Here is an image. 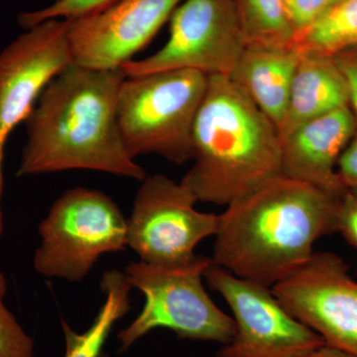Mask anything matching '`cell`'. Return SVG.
<instances>
[{
  "label": "cell",
  "instance_id": "8992f818",
  "mask_svg": "<svg viewBox=\"0 0 357 357\" xmlns=\"http://www.w3.org/2000/svg\"><path fill=\"white\" fill-rule=\"evenodd\" d=\"M33 265L47 278L84 280L98 258L128 246V225L116 203L98 190H68L39 225Z\"/></svg>",
  "mask_w": 357,
  "mask_h": 357
},
{
  "label": "cell",
  "instance_id": "7a4b0ae2",
  "mask_svg": "<svg viewBox=\"0 0 357 357\" xmlns=\"http://www.w3.org/2000/svg\"><path fill=\"white\" fill-rule=\"evenodd\" d=\"M340 199L283 175L272 178L225 206L211 260L272 289L311 258L319 238L337 231Z\"/></svg>",
  "mask_w": 357,
  "mask_h": 357
},
{
  "label": "cell",
  "instance_id": "44dd1931",
  "mask_svg": "<svg viewBox=\"0 0 357 357\" xmlns=\"http://www.w3.org/2000/svg\"><path fill=\"white\" fill-rule=\"evenodd\" d=\"M340 1L342 0H284V4L296 34Z\"/></svg>",
  "mask_w": 357,
  "mask_h": 357
},
{
  "label": "cell",
  "instance_id": "5bb4252c",
  "mask_svg": "<svg viewBox=\"0 0 357 357\" xmlns=\"http://www.w3.org/2000/svg\"><path fill=\"white\" fill-rule=\"evenodd\" d=\"M300 58L295 46H246L229 76L277 129L287 112Z\"/></svg>",
  "mask_w": 357,
  "mask_h": 357
},
{
  "label": "cell",
  "instance_id": "2e32d148",
  "mask_svg": "<svg viewBox=\"0 0 357 357\" xmlns=\"http://www.w3.org/2000/svg\"><path fill=\"white\" fill-rule=\"evenodd\" d=\"M100 289L105 302L91 326L84 333L73 330L64 319H61L66 342L65 357H100L102 347L112 328L130 310V283L126 273L107 270L102 274Z\"/></svg>",
  "mask_w": 357,
  "mask_h": 357
},
{
  "label": "cell",
  "instance_id": "7c38bea8",
  "mask_svg": "<svg viewBox=\"0 0 357 357\" xmlns=\"http://www.w3.org/2000/svg\"><path fill=\"white\" fill-rule=\"evenodd\" d=\"M183 0H119L105 10L70 20L74 64L121 69L144 49Z\"/></svg>",
  "mask_w": 357,
  "mask_h": 357
},
{
  "label": "cell",
  "instance_id": "52a82bcc",
  "mask_svg": "<svg viewBox=\"0 0 357 357\" xmlns=\"http://www.w3.org/2000/svg\"><path fill=\"white\" fill-rule=\"evenodd\" d=\"M196 196L163 174L149 176L135 199L128 225V246L140 261L159 267H182L199 255L197 245L215 236L220 215L195 208Z\"/></svg>",
  "mask_w": 357,
  "mask_h": 357
},
{
  "label": "cell",
  "instance_id": "d4e9b609",
  "mask_svg": "<svg viewBox=\"0 0 357 357\" xmlns=\"http://www.w3.org/2000/svg\"><path fill=\"white\" fill-rule=\"evenodd\" d=\"M300 357H357L354 354H349L342 349L333 347L332 345L323 344L312 351L307 352Z\"/></svg>",
  "mask_w": 357,
  "mask_h": 357
},
{
  "label": "cell",
  "instance_id": "9c48e42d",
  "mask_svg": "<svg viewBox=\"0 0 357 357\" xmlns=\"http://www.w3.org/2000/svg\"><path fill=\"white\" fill-rule=\"evenodd\" d=\"M204 278L229 305L236 333L217 357H300L325 344L277 299L271 288L211 264Z\"/></svg>",
  "mask_w": 357,
  "mask_h": 357
},
{
  "label": "cell",
  "instance_id": "e0dca14e",
  "mask_svg": "<svg viewBox=\"0 0 357 357\" xmlns=\"http://www.w3.org/2000/svg\"><path fill=\"white\" fill-rule=\"evenodd\" d=\"M294 45L301 54L335 57L357 47V0H342L304 29Z\"/></svg>",
  "mask_w": 357,
  "mask_h": 357
},
{
  "label": "cell",
  "instance_id": "8fae6325",
  "mask_svg": "<svg viewBox=\"0 0 357 357\" xmlns=\"http://www.w3.org/2000/svg\"><path fill=\"white\" fill-rule=\"evenodd\" d=\"M70 20L33 26L0 52V162L14 128L25 121L45 88L74 64Z\"/></svg>",
  "mask_w": 357,
  "mask_h": 357
},
{
  "label": "cell",
  "instance_id": "30bf717a",
  "mask_svg": "<svg viewBox=\"0 0 357 357\" xmlns=\"http://www.w3.org/2000/svg\"><path fill=\"white\" fill-rule=\"evenodd\" d=\"M272 290L326 344L357 356V277L349 274L342 258L328 251L314 252Z\"/></svg>",
  "mask_w": 357,
  "mask_h": 357
},
{
  "label": "cell",
  "instance_id": "d6986e66",
  "mask_svg": "<svg viewBox=\"0 0 357 357\" xmlns=\"http://www.w3.org/2000/svg\"><path fill=\"white\" fill-rule=\"evenodd\" d=\"M119 0H55L50 6L22 13L18 23L23 29L52 20H75L105 10Z\"/></svg>",
  "mask_w": 357,
  "mask_h": 357
},
{
  "label": "cell",
  "instance_id": "cb8c5ba5",
  "mask_svg": "<svg viewBox=\"0 0 357 357\" xmlns=\"http://www.w3.org/2000/svg\"><path fill=\"white\" fill-rule=\"evenodd\" d=\"M337 173L345 190L357 192V130L338 158Z\"/></svg>",
  "mask_w": 357,
  "mask_h": 357
},
{
  "label": "cell",
  "instance_id": "ac0fdd59",
  "mask_svg": "<svg viewBox=\"0 0 357 357\" xmlns=\"http://www.w3.org/2000/svg\"><path fill=\"white\" fill-rule=\"evenodd\" d=\"M246 46L292 47L294 30L284 0H234Z\"/></svg>",
  "mask_w": 357,
  "mask_h": 357
},
{
  "label": "cell",
  "instance_id": "5b68a950",
  "mask_svg": "<svg viewBox=\"0 0 357 357\" xmlns=\"http://www.w3.org/2000/svg\"><path fill=\"white\" fill-rule=\"evenodd\" d=\"M211 257L199 255L182 267H159L130 262L124 273L131 287L145 298L137 317L117 335L119 351H126L155 328H168L178 337L225 345L236 333L234 319L215 304L204 287Z\"/></svg>",
  "mask_w": 357,
  "mask_h": 357
},
{
  "label": "cell",
  "instance_id": "6da1fadb",
  "mask_svg": "<svg viewBox=\"0 0 357 357\" xmlns=\"http://www.w3.org/2000/svg\"><path fill=\"white\" fill-rule=\"evenodd\" d=\"M124 77L121 69L77 64L59 74L25 119L17 176L91 170L142 182L146 172L128 154L117 121Z\"/></svg>",
  "mask_w": 357,
  "mask_h": 357
},
{
  "label": "cell",
  "instance_id": "484cf974",
  "mask_svg": "<svg viewBox=\"0 0 357 357\" xmlns=\"http://www.w3.org/2000/svg\"><path fill=\"white\" fill-rule=\"evenodd\" d=\"M100 357H109V356H107V354H102V356H100Z\"/></svg>",
  "mask_w": 357,
  "mask_h": 357
},
{
  "label": "cell",
  "instance_id": "277c9868",
  "mask_svg": "<svg viewBox=\"0 0 357 357\" xmlns=\"http://www.w3.org/2000/svg\"><path fill=\"white\" fill-rule=\"evenodd\" d=\"M208 76L170 70L126 76L117 96V121L128 154H155L182 165L194 156L192 129Z\"/></svg>",
  "mask_w": 357,
  "mask_h": 357
},
{
  "label": "cell",
  "instance_id": "3957f363",
  "mask_svg": "<svg viewBox=\"0 0 357 357\" xmlns=\"http://www.w3.org/2000/svg\"><path fill=\"white\" fill-rule=\"evenodd\" d=\"M192 148L181 184L198 202L227 206L281 175L278 129L229 76H208Z\"/></svg>",
  "mask_w": 357,
  "mask_h": 357
},
{
  "label": "cell",
  "instance_id": "7402d4cb",
  "mask_svg": "<svg viewBox=\"0 0 357 357\" xmlns=\"http://www.w3.org/2000/svg\"><path fill=\"white\" fill-rule=\"evenodd\" d=\"M337 231L357 248V192L347 190L338 202Z\"/></svg>",
  "mask_w": 357,
  "mask_h": 357
},
{
  "label": "cell",
  "instance_id": "4fadbf2b",
  "mask_svg": "<svg viewBox=\"0 0 357 357\" xmlns=\"http://www.w3.org/2000/svg\"><path fill=\"white\" fill-rule=\"evenodd\" d=\"M357 130L351 107L333 110L300 124L281 139V175L340 198L347 191L337 164Z\"/></svg>",
  "mask_w": 357,
  "mask_h": 357
},
{
  "label": "cell",
  "instance_id": "603a6c76",
  "mask_svg": "<svg viewBox=\"0 0 357 357\" xmlns=\"http://www.w3.org/2000/svg\"><path fill=\"white\" fill-rule=\"evenodd\" d=\"M349 89V107L357 122V47L349 49L333 57Z\"/></svg>",
  "mask_w": 357,
  "mask_h": 357
},
{
  "label": "cell",
  "instance_id": "ba28073f",
  "mask_svg": "<svg viewBox=\"0 0 357 357\" xmlns=\"http://www.w3.org/2000/svg\"><path fill=\"white\" fill-rule=\"evenodd\" d=\"M245 47L234 0H183L171 16L164 46L121 69L126 76L170 70L229 76Z\"/></svg>",
  "mask_w": 357,
  "mask_h": 357
},
{
  "label": "cell",
  "instance_id": "ffe728a7",
  "mask_svg": "<svg viewBox=\"0 0 357 357\" xmlns=\"http://www.w3.org/2000/svg\"><path fill=\"white\" fill-rule=\"evenodd\" d=\"M7 280L0 272V357H34V342L4 304Z\"/></svg>",
  "mask_w": 357,
  "mask_h": 357
},
{
  "label": "cell",
  "instance_id": "9a60e30c",
  "mask_svg": "<svg viewBox=\"0 0 357 357\" xmlns=\"http://www.w3.org/2000/svg\"><path fill=\"white\" fill-rule=\"evenodd\" d=\"M349 107V89L333 57L301 54L294 75L280 138L314 117Z\"/></svg>",
  "mask_w": 357,
  "mask_h": 357
}]
</instances>
